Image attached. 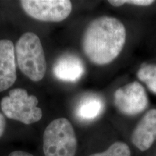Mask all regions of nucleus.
<instances>
[{
    "instance_id": "obj_14",
    "label": "nucleus",
    "mask_w": 156,
    "mask_h": 156,
    "mask_svg": "<svg viewBox=\"0 0 156 156\" xmlns=\"http://www.w3.org/2000/svg\"><path fill=\"white\" fill-rule=\"evenodd\" d=\"M6 128V120L2 114L0 113V137L3 135Z\"/></svg>"
},
{
    "instance_id": "obj_5",
    "label": "nucleus",
    "mask_w": 156,
    "mask_h": 156,
    "mask_svg": "<svg viewBox=\"0 0 156 156\" xmlns=\"http://www.w3.org/2000/svg\"><path fill=\"white\" fill-rule=\"evenodd\" d=\"M20 3L28 16L44 22H61L72 12L68 0H23Z\"/></svg>"
},
{
    "instance_id": "obj_9",
    "label": "nucleus",
    "mask_w": 156,
    "mask_h": 156,
    "mask_svg": "<svg viewBox=\"0 0 156 156\" xmlns=\"http://www.w3.org/2000/svg\"><path fill=\"white\" fill-rule=\"evenodd\" d=\"M156 139V108L145 114L134 129L132 142L140 151H145L153 145Z\"/></svg>"
},
{
    "instance_id": "obj_1",
    "label": "nucleus",
    "mask_w": 156,
    "mask_h": 156,
    "mask_svg": "<svg viewBox=\"0 0 156 156\" xmlns=\"http://www.w3.org/2000/svg\"><path fill=\"white\" fill-rule=\"evenodd\" d=\"M126 41V29L118 19L102 16L93 20L83 36L84 53L98 65L107 64L119 55Z\"/></svg>"
},
{
    "instance_id": "obj_11",
    "label": "nucleus",
    "mask_w": 156,
    "mask_h": 156,
    "mask_svg": "<svg viewBox=\"0 0 156 156\" xmlns=\"http://www.w3.org/2000/svg\"><path fill=\"white\" fill-rule=\"evenodd\" d=\"M137 77L146 84L150 90L156 94V65L146 64L137 72Z\"/></svg>"
},
{
    "instance_id": "obj_6",
    "label": "nucleus",
    "mask_w": 156,
    "mask_h": 156,
    "mask_svg": "<svg viewBox=\"0 0 156 156\" xmlns=\"http://www.w3.org/2000/svg\"><path fill=\"white\" fill-rule=\"evenodd\" d=\"M114 103L122 114L134 116L147 108L148 98L141 84L133 82L116 90L114 93Z\"/></svg>"
},
{
    "instance_id": "obj_7",
    "label": "nucleus",
    "mask_w": 156,
    "mask_h": 156,
    "mask_svg": "<svg viewBox=\"0 0 156 156\" xmlns=\"http://www.w3.org/2000/svg\"><path fill=\"white\" fill-rule=\"evenodd\" d=\"M15 50L11 41L0 40V92L9 88L16 81Z\"/></svg>"
},
{
    "instance_id": "obj_2",
    "label": "nucleus",
    "mask_w": 156,
    "mask_h": 156,
    "mask_svg": "<svg viewBox=\"0 0 156 156\" xmlns=\"http://www.w3.org/2000/svg\"><path fill=\"white\" fill-rule=\"evenodd\" d=\"M15 53L21 72L32 81L41 80L46 74V62L39 37L34 33H25L17 41Z\"/></svg>"
},
{
    "instance_id": "obj_15",
    "label": "nucleus",
    "mask_w": 156,
    "mask_h": 156,
    "mask_svg": "<svg viewBox=\"0 0 156 156\" xmlns=\"http://www.w3.org/2000/svg\"><path fill=\"white\" fill-rule=\"evenodd\" d=\"M9 156H34L30 153L24 151H14L9 154Z\"/></svg>"
},
{
    "instance_id": "obj_3",
    "label": "nucleus",
    "mask_w": 156,
    "mask_h": 156,
    "mask_svg": "<svg viewBox=\"0 0 156 156\" xmlns=\"http://www.w3.org/2000/svg\"><path fill=\"white\" fill-rule=\"evenodd\" d=\"M77 138L73 126L66 118L52 121L44 133L45 156H75Z\"/></svg>"
},
{
    "instance_id": "obj_12",
    "label": "nucleus",
    "mask_w": 156,
    "mask_h": 156,
    "mask_svg": "<svg viewBox=\"0 0 156 156\" xmlns=\"http://www.w3.org/2000/svg\"><path fill=\"white\" fill-rule=\"evenodd\" d=\"M90 156H131V151L126 143L116 142L112 144L106 151L92 154Z\"/></svg>"
},
{
    "instance_id": "obj_13",
    "label": "nucleus",
    "mask_w": 156,
    "mask_h": 156,
    "mask_svg": "<svg viewBox=\"0 0 156 156\" xmlns=\"http://www.w3.org/2000/svg\"><path fill=\"white\" fill-rule=\"evenodd\" d=\"M110 5L114 7H120V6L125 5V4H129V5H133L136 6H150L155 2L153 0H110L108 1Z\"/></svg>"
},
{
    "instance_id": "obj_10",
    "label": "nucleus",
    "mask_w": 156,
    "mask_h": 156,
    "mask_svg": "<svg viewBox=\"0 0 156 156\" xmlns=\"http://www.w3.org/2000/svg\"><path fill=\"white\" fill-rule=\"evenodd\" d=\"M104 110V102L98 95L89 94L83 97L75 109L76 116L88 122L98 118Z\"/></svg>"
},
{
    "instance_id": "obj_8",
    "label": "nucleus",
    "mask_w": 156,
    "mask_h": 156,
    "mask_svg": "<svg viewBox=\"0 0 156 156\" xmlns=\"http://www.w3.org/2000/svg\"><path fill=\"white\" fill-rule=\"evenodd\" d=\"M85 71V65L81 58L72 54L60 56L53 66L54 75L64 82H77L83 77Z\"/></svg>"
},
{
    "instance_id": "obj_4",
    "label": "nucleus",
    "mask_w": 156,
    "mask_h": 156,
    "mask_svg": "<svg viewBox=\"0 0 156 156\" xmlns=\"http://www.w3.org/2000/svg\"><path fill=\"white\" fill-rule=\"evenodd\" d=\"M38 103L36 96L28 95L26 90L15 88L2 99L1 108L7 118L31 124L42 118V111L38 107Z\"/></svg>"
}]
</instances>
